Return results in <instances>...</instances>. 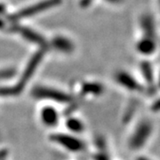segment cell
Returning <instances> with one entry per match:
<instances>
[{
  "label": "cell",
  "mask_w": 160,
  "mask_h": 160,
  "mask_svg": "<svg viewBox=\"0 0 160 160\" xmlns=\"http://www.w3.org/2000/svg\"><path fill=\"white\" fill-rule=\"evenodd\" d=\"M152 132V126L149 122H142L135 129L130 140V147L133 149L142 148Z\"/></svg>",
  "instance_id": "cell-1"
},
{
  "label": "cell",
  "mask_w": 160,
  "mask_h": 160,
  "mask_svg": "<svg viewBox=\"0 0 160 160\" xmlns=\"http://www.w3.org/2000/svg\"><path fill=\"white\" fill-rule=\"evenodd\" d=\"M53 140L63 145V147H65L66 149L72 151H78L83 148V144L80 141L69 135H63V134L55 135L53 136Z\"/></svg>",
  "instance_id": "cell-2"
},
{
  "label": "cell",
  "mask_w": 160,
  "mask_h": 160,
  "mask_svg": "<svg viewBox=\"0 0 160 160\" xmlns=\"http://www.w3.org/2000/svg\"><path fill=\"white\" fill-rule=\"evenodd\" d=\"M35 95L37 97L40 98H47V99H52L55 100L58 102H67L69 101L68 95L65 93H62L61 92L52 90V89H47V88H39L35 91Z\"/></svg>",
  "instance_id": "cell-3"
},
{
  "label": "cell",
  "mask_w": 160,
  "mask_h": 160,
  "mask_svg": "<svg viewBox=\"0 0 160 160\" xmlns=\"http://www.w3.org/2000/svg\"><path fill=\"white\" fill-rule=\"evenodd\" d=\"M117 80L121 86L126 87L131 91H140L141 86L131 75L126 72H119L117 75Z\"/></svg>",
  "instance_id": "cell-4"
},
{
  "label": "cell",
  "mask_w": 160,
  "mask_h": 160,
  "mask_svg": "<svg viewBox=\"0 0 160 160\" xmlns=\"http://www.w3.org/2000/svg\"><path fill=\"white\" fill-rule=\"evenodd\" d=\"M137 50L140 53L144 54V55L152 54L156 50V43H155L154 38L144 37L137 44Z\"/></svg>",
  "instance_id": "cell-5"
},
{
  "label": "cell",
  "mask_w": 160,
  "mask_h": 160,
  "mask_svg": "<svg viewBox=\"0 0 160 160\" xmlns=\"http://www.w3.org/2000/svg\"><path fill=\"white\" fill-rule=\"evenodd\" d=\"M41 118L46 126H54L58 121V114L55 109L47 107L42 110Z\"/></svg>",
  "instance_id": "cell-6"
},
{
  "label": "cell",
  "mask_w": 160,
  "mask_h": 160,
  "mask_svg": "<svg viewBox=\"0 0 160 160\" xmlns=\"http://www.w3.org/2000/svg\"><path fill=\"white\" fill-rule=\"evenodd\" d=\"M142 29L145 34V38H154L155 35V26L153 19L150 17L149 15H144L142 18Z\"/></svg>",
  "instance_id": "cell-7"
},
{
  "label": "cell",
  "mask_w": 160,
  "mask_h": 160,
  "mask_svg": "<svg viewBox=\"0 0 160 160\" xmlns=\"http://www.w3.org/2000/svg\"><path fill=\"white\" fill-rule=\"evenodd\" d=\"M141 69H142V72L143 73L146 81L149 85H151L153 83V71H152L150 64L148 62H142L141 65Z\"/></svg>",
  "instance_id": "cell-8"
},
{
  "label": "cell",
  "mask_w": 160,
  "mask_h": 160,
  "mask_svg": "<svg viewBox=\"0 0 160 160\" xmlns=\"http://www.w3.org/2000/svg\"><path fill=\"white\" fill-rule=\"evenodd\" d=\"M68 127H69L70 130L76 132H79L83 129V126L82 124L80 123L78 120L76 119H69L68 121Z\"/></svg>",
  "instance_id": "cell-9"
},
{
  "label": "cell",
  "mask_w": 160,
  "mask_h": 160,
  "mask_svg": "<svg viewBox=\"0 0 160 160\" xmlns=\"http://www.w3.org/2000/svg\"><path fill=\"white\" fill-rule=\"evenodd\" d=\"M152 109L154 111H160V99L158 100L157 102H155L153 106H152Z\"/></svg>",
  "instance_id": "cell-10"
},
{
  "label": "cell",
  "mask_w": 160,
  "mask_h": 160,
  "mask_svg": "<svg viewBox=\"0 0 160 160\" xmlns=\"http://www.w3.org/2000/svg\"><path fill=\"white\" fill-rule=\"evenodd\" d=\"M112 2H118V1H120V0H111Z\"/></svg>",
  "instance_id": "cell-11"
},
{
  "label": "cell",
  "mask_w": 160,
  "mask_h": 160,
  "mask_svg": "<svg viewBox=\"0 0 160 160\" xmlns=\"http://www.w3.org/2000/svg\"><path fill=\"white\" fill-rule=\"evenodd\" d=\"M159 86H160V77H159Z\"/></svg>",
  "instance_id": "cell-12"
}]
</instances>
